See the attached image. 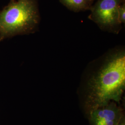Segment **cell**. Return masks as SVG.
<instances>
[{"label":"cell","mask_w":125,"mask_h":125,"mask_svg":"<svg viewBox=\"0 0 125 125\" xmlns=\"http://www.w3.org/2000/svg\"><path fill=\"white\" fill-rule=\"evenodd\" d=\"M40 21L38 0H10L0 10V42L13 36L34 33Z\"/></svg>","instance_id":"2"},{"label":"cell","mask_w":125,"mask_h":125,"mask_svg":"<svg viewBox=\"0 0 125 125\" xmlns=\"http://www.w3.org/2000/svg\"><path fill=\"white\" fill-rule=\"evenodd\" d=\"M118 21L121 24L125 22V3L124 2L120 6L118 13Z\"/></svg>","instance_id":"6"},{"label":"cell","mask_w":125,"mask_h":125,"mask_svg":"<svg viewBox=\"0 0 125 125\" xmlns=\"http://www.w3.org/2000/svg\"><path fill=\"white\" fill-rule=\"evenodd\" d=\"M89 115L91 125H118L123 119L122 110L114 102L91 109Z\"/></svg>","instance_id":"4"},{"label":"cell","mask_w":125,"mask_h":125,"mask_svg":"<svg viewBox=\"0 0 125 125\" xmlns=\"http://www.w3.org/2000/svg\"><path fill=\"white\" fill-rule=\"evenodd\" d=\"M95 0H59L67 9L75 12L90 10Z\"/></svg>","instance_id":"5"},{"label":"cell","mask_w":125,"mask_h":125,"mask_svg":"<svg viewBox=\"0 0 125 125\" xmlns=\"http://www.w3.org/2000/svg\"><path fill=\"white\" fill-rule=\"evenodd\" d=\"M125 0H97L90 9L89 19L103 30L118 33L121 24L118 21L120 6Z\"/></svg>","instance_id":"3"},{"label":"cell","mask_w":125,"mask_h":125,"mask_svg":"<svg viewBox=\"0 0 125 125\" xmlns=\"http://www.w3.org/2000/svg\"><path fill=\"white\" fill-rule=\"evenodd\" d=\"M125 88V55L122 52L107 60L92 78L89 88L88 103L90 110L119 102Z\"/></svg>","instance_id":"1"},{"label":"cell","mask_w":125,"mask_h":125,"mask_svg":"<svg viewBox=\"0 0 125 125\" xmlns=\"http://www.w3.org/2000/svg\"><path fill=\"white\" fill-rule=\"evenodd\" d=\"M118 125H125V121L123 120V119L121 121V122L119 123V124Z\"/></svg>","instance_id":"7"}]
</instances>
